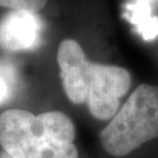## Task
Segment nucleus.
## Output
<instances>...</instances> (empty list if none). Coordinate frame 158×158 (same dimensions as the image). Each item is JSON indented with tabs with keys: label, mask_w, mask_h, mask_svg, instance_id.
I'll use <instances>...</instances> for the list:
<instances>
[{
	"label": "nucleus",
	"mask_w": 158,
	"mask_h": 158,
	"mask_svg": "<svg viewBox=\"0 0 158 158\" xmlns=\"http://www.w3.org/2000/svg\"><path fill=\"white\" fill-rule=\"evenodd\" d=\"M56 61L68 100L85 103L100 121L111 119L119 110L122 97L131 87V74L123 67L90 62L82 47L73 39H64L57 48Z\"/></svg>",
	"instance_id": "1"
},
{
	"label": "nucleus",
	"mask_w": 158,
	"mask_h": 158,
	"mask_svg": "<svg viewBox=\"0 0 158 158\" xmlns=\"http://www.w3.org/2000/svg\"><path fill=\"white\" fill-rule=\"evenodd\" d=\"M73 121L61 111L34 115L8 109L0 115V145L13 158H79Z\"/></svg>",
	"instance_id": "2"
},
{
	"label": "nucleus",
	"mask_w": 158,
	"mask_h": 158,
	"mask_svg": "<svg viewBox=\"0 0 158 158\" xmlns=\"http://www.w3.org/2000/svg\"><path fill=\"white\" fill-rule=\"evenodd\" d=\"M158 138V87L142 83L100 134L110 156L124 157Z\"/></svg>",
	"instance_id": "3"
},
{
	"label": "nucleus",
	"mask_w": 158,
	"mask_h": 158,
	"mask_svg": "<svg viewBox=\"0 0 158 158\" xmlns=\"http://www.w3.org/2000/svg\"><path fill=\"white\" fill-rule=\"evenodd\" d=\"M41 31L42 23L35 12L11 10L0 19V47L10 52L33 49Z\"/></svg>",
	"instance_id": "4"
},
{
	"label": "nucleus",
	"mask_w": 158,
	"mask_h": 158,
	"mask_svg": "<svg viewBox=\"0 0 158 158\" xmlns=\"http://www.w3.org/2000/svg\"><path fill=\"white\" fill-rule=\"evenodd\" d=\"M15 88L14 74L7 67L0 64V106L8 101Z\"/></svg>",
	"instance_id": "5"
},
{
	"label": "nucleus",
	"mask_w": 158,
	"mask_h": 158,
	"mask_svg": "<svg viewBox=\"0 0 158 158\" xmlns=\"http://www.w3.org/2000/svg\"><path fill=\"white\" fill-rule=\"evenodd\" d=\"M47 4V0H0V7L10 10H26L38 13Z\"/></svg>",
	"instance_id": "6"
},
{
	"label": "nucleus",
	"mask_w": 158,
	"mask_h": 158,
	"mask_svg": "<svg viewBox=\"0 0 158 158\" xmlns=\"http://www.w3.org/2000/svg\"><path fill=\"white\" fill-rule=\"evenodd\" d=\"M0 158H13V157H12L11 155H8L6 151H2V152L0 153Z\"/></svg>",
	"instance_id": "7"
}]
</instances>
